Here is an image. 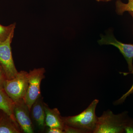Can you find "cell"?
<instances>
[{
  "label": "cell",
  "instance_id": "obj_9",
  "mask_svg": "<svg viewBox=\"0 0 133 133\" xmlns=\"http://www.w3.org/2000/svg\"><path fill=\"white\" fill-rule=\"evenodd\" d=\"M22 131L14 117L0 109V133H21Z\"/></svg>",
  "mask_w": 133,
  "mask_h": 133
},
{
  "label": "cell",
  "instance_id": "obj_15",
  "mask_svg": "<svg viewBox=\"0 0 133 133\" xmlns=\"http://www.w3.org/2000/svg\"><path fill=\"white\" fill-rule=\"evenodd\" d=\"M6 79L5 72L0 64V90H4V84Z\"/></svg>",
  "mask_w": 133,
  "mask_h": 133
},
{
  "label": "cell",
  "instance_id": "obj_5",
  "mask_svg": "<svg viewBox=\"0 0 133 133\" xmlns=\"http://www.w3.org/2000/svg\"><path fill=\"white\" fill-rule=\"evenodd\" d=\"M44 68L35 69L29 72L28 87L24 98L25 102L30 109L33 104L41 95V86L45 78Z\"/></svg>",
  "mask_w": 133,
  "mask_h": 133
},
{
  "label": "cell",
  "instance_id": "obj_17",
  "mask_svg": "<svg viewBox=\"0 0 133 133\" xmlns=\"http://www.w3.org/2000/svg\"><path fill=\"white\" fill-rule=\"evenodd\" d=\"M125 133H133V119H130L125 128Z\"/></svg>",
  "mask_w": 133,
  "mask_h": 133
},
{
  "label": "cell",
  "instance_id": "obj_12",
  "mask_svg": "<svg viewBox=\"0 0 133 133\" xmlns=\"http://www.w3.org/2000/svg\"><path fill=\"white\" fill-rule=\"evenodd\" d=\"M128 2L124 3L121 0H117L115 2V11L117 15H123L126 12H133V0H128Z\"/></svg>",
  "mask_w": 133,
  "mask_h": 133
},
{
  "label": "cell",
  "instance_id": "obj_8",
  "mask_svg": "<svg viewBox=\"0 0 133 133\" xmlns=\"http://www.w3.org/2000/svg\"><path fill=\"white\" fill-rule=\"evenodd\" d=\"M44 102L42 95L36 100L30 109V116L34 130L36 129L38 132H44L45 124V111Z\"/></svg>",
  "mask_w": 133,
  "mask_h": 133
},
{
  "label": "cell",
  "instance_id": "obj_10",
  "mask_svg": "<svg viewBox=\"0 0 133 133\" xmlns=\"http://www.w3.org/2000/svg\"><path fill=\"white\" fill-rule=\"evenodd\" d=\"M45 124L47 127L61 129L63 130L65 126L59 110L57 108L51 109L44 103Z\"/></svg>",
  "mask_w": 133,
  "mask_h": 133
},
{
  "label": "cell",
  "instance_id": "obj_11",
  "mask_svg": "<svg viewBox=\"0 0 133 133\" xmlns=\"http://www.w3.org/2000/svg\"><path fill=\"white\" fill-rule=\"evenodd\" d=\"M14 104L4 90H0V109L15 118L14 114Z\"/></svg>",
  "mask_w": 133,
  "mask_h": 133
},
{
  "label": "cell",
  "instance_id": "obj_7",
  "mask_svg": "<svg viewBox=\"0 0 133 133\" xmlns=\"http://www.w3.org/2000/svg\"><path fill=\"white\" fill-rule=\"evenodd\" d=\"M100 45H111L118 48L126 59L129 72L133 70V44L124 43L118 41L112 34H107L102 36L98 41Z\"/></svg>",
  "mask_w": 133,
  "mask_h": 133
},
{
  "label": "cell",
  "instance_id": "obj_1",
  "mask_svg": "<svg viewBox=\"0 0 133 133\" xmlns=\"http://www.w3.org/2000/svg\"><path fill=\"white\" fill-rule=\"evenodd\" d=\"M98 102V100L94 99L81 113L75 116L63 117L65 125L78 129L81 133H93L97 123L95 110Z\"/></svg>",
  "mask_w": 133,
  "mask_h": 133
},
{
  "label": "cell",
  "instance_id": "obj_3",
  "mask_svg": "<svg viewBox=\"0 0 133 133\" xmlns=\"http://www.w3.org/2000/svg\"><path fill=\"white\" fill-rule=\"evenodd\" d=\"M28 78L29 72L21 71L14 78L5 80L3 89L14 102L24 98L28 87Z\"/></svg>",
  "mask_w": 133,
  "mask_h": 133
},
{
  "label": "cell",
  "instance_id": "obj_16",
  "mask_svg": "<svg viewBox=\"0 0 133 133\" xmlns=\"http://www.w3.org/2000/svg\"><path fill=\"white\" fill-rule=\"evenodd\" d=\"M44 132L48 133H64L63 130L61 129L46 127Z\"/></svg>",
  "mask_w": 133,
  "mask_h": 133
},
{
  "label": "cell",
  "instance_id": "obj_18",
  "mask_svg": "<svg viewBox=\"0 0 133 133\" xmlns=\"http://www.w3.org/2000/svg\"><path fill=\"white\" fill-rule=\"evenodd\" d=\"M98 2H108L110 1L111 0H96Z\"/></svg>",
  "mask_w": 133,
  "mask_h": 133
},
{
  "label": "cell",
  "instance_id": "obj_19",
  "mask_svg": "<svg viewBox=\"0 0 133 133\" xmlns=\"http://www.w3.org/2000/svg\"><path fill=\"white\" fill-rule=\"evenodd\" d=\"M130 14V15H131V16L132 17V18L133 21V12H128Z\"/></svg>",
  "mask_w": 133,
  "mask_h": 133
},
{
  "label": "cell",
  "instance_id": "obj_2",
  "mask_svg": "<svg viewBox=\"0 0 133 133\" xmlns=\"http://www.w3.org/2000/svg\"><path fill=\"white\" fill-rule=\"evenodd\" d=\"M128 112L124 111L114 114L111 110L103 112L98 117L97 126L93 133H125V128L129 121Z\"/></svg>",
  "mask_w": 133,
  "mask_h": 133
},
{
  "label": "cell",
  "instance_id": "obj_4",
  "mask_svg": "<svg viewBox=\"0 0 133 133\" xmlns=\"http://www.w3.org/2000/svg\"><path fill=\"white\" fill-rule=\"evenodd\" d=\"M12 31L7 40L0 43V64L5 72L7 79L14 78L18 74L12 57L11 44L14 35Z\"/></svg>",
  "mask_w": 133,
  "mask_h": 133
},
{
  "label": "cell",
  "instance_id": "obj_13",
  "mask_svg": "<svg viewBox=\"0 0 133 133\" xmlns=\"http://www.w3.org/2000/svg\"><path fill=\"white\" fill-rule=\"evenodd\" d=\"M16 26V23L7 26L0 24V43L3 42L7 40L12 31L15 30Z\"/></svg>",
  "mask_w": 133,
  "mask_h": 133
},
{
  "label": "cell",
  "instance_id": "obj_6",
  "mask_svg": "<svg viewBox=\"0 0 133 133\" xmlns=\"http://www.w3.org/2000/svg\"><path fill=\"white\" fill-rule=\"evenodd\" d=\"M14 103V116L21 127L22 132L34 133L35 130L30 116V109L24 98L19 100Z\"/></svg>",
  "mask_w": 133,
  "mask_h": 133
},
{
  "label": "cell",
  "instance_id": "obj_14",
  "mask_svg": "<svg viewBox=\"0 0 133 133\" xmlns=\"http://www.w3.org/2000/svg\"><path fill=\"white\" fill-rule=\"evenodd\" d=\"M120 74H123V75L124 76H127L128 74H133V70L132 71L130 72H120ZM133 94V83L131 87V88H130L129 90L126 93L124 94L119 99L116 101L114 102V104L116 105H119L121 104H122L125 101L126 98L129 97L131 94Z\"/></svg>",
  "mask_w": 133,
  "mask_h": 133
}]
</instances>
